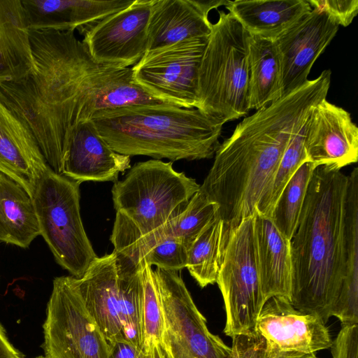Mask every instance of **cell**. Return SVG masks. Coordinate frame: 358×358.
Instances as JSON below:
<instances>
[{"label": "cell", "instance_id": "6da1fadb", "mask_svg": "<svg viewBox=\"0 0 358 358\" xmlns=\"http://www.w3.org/2000/svg\"><path fill=\"white\" fill-rule=\"evenodd\" d=\"M29 34L34 69L0 83V100L30 129L48 165L61 174L72 133L91 120L97 90L113 67L97 64L74 32Z\"/></svg>", "mask_w": 358, "mask_h": 358}, {"label": "cell", "instance_id": "7a4b0ae2", "mask_svg": "<svg viewBox=\"0 0 358 358\" xmlns=\"http://www.w3.org/2000/svg\"><path fill=\"white\" fill-rule=\"evenodd\" d=\"M329 90L320 76L308 80L245 117L220 144L199 190L218 206L225 241L266 200L291 137Z\"/></svg>", "mask_w": 358, "mask_h": 358}, {"label": "cell", "instance_id": "3957f363", "mask_svg": "<svg viewBox=\"0 0 358 358\" xmlns=\"http://www.w3.org/2000/svg\"><path fill=\"white\" fill-rule=\"evenodd\" d=\"M331 165L313 171L290 240V302L324 322L333 317L344 279L345 199L348 176Z\"/></svg>", "mask_w": 358, "mask_h": 358}, {"label": "cell", "instance_id": "277c9868", "mask_svg": "<svg viewBox=\"0 0 358 358\" xmlns=\"http://www.w3.org/2000/svg\"><path fill=\"white\" fill-rule=\"evenodd\" d=\"M91 120L116 152L171 162L212 158L223 126L199 108L170 103L98 111Z\"/></svg>", "mask_w": 358, "mask_h": 358}, {"label": "cell", "instance_id": "5b68a950", "mask_svg": "<svg viewBox=\"0 0 358 358\" xmlns=\"http://www.w3.org/2000/svg\"><path fill=\"white\" fill-rule=\"evenodd\" d=\"M199 188L195 179L176 171L171 162L136 163L113 186L116 216L110 239L141 237L162 229L185 210Z\"/></svg>", "mask_w": 358, "mask_h": 358}, {"label": "cell", "instance_id": "8992f818", "mask_svg": "<svg viewBox=\"0 0 358 358\" xmlns=\"http://www.w3.org/2000/svg\"><path fill=\"white\" fill-rule=\"evenodd\" d=\"M249 37L235 17L219 11L199 66L197 108L223 124L250 110Z\"/></svg>", "mask_w": 358, "mask_h": 358}, {"label": "cell", "instance_id": "52a82bcc", "mask_svg": "<svg viewBox=\"0 0 358 358\" xmlns=\"http://www.w3.org/2000/svg\"><path fill=\"white\" fill-rule=\"evenodd\" d=\"M80 185L49 167L32 196L40 235L56 262L76 278H82L98 257L83 224Z\"/></svg>", "mask_w": 358, "mask_h": 358}, {"label": "cell", "instance_id": "ba28073f", "mask_svg": "<svg viewBox=\"0 0 358 358\" xmlns=\"http://www.w3.org/2000/svg\"><path fill=\"white\" fill-rule=\"evenodd\" d=\"M216 283L224 305L225 335L232 338L255 334L266 301L259 273L255 215L229 234Z\"/></svg>", "mask_w": 358, "mask_h": 358}, {"label": "cell", "instance_id": "9c48e42d", "mask_svg": "<svg viewBox=\"0 0 358 358\" xmlns=\"http://www.w3.org/2000/svg\"><path fill=\"white\" fill-rule=\"evenodd\" d=\"M164 327L160 347L165 358H229L231 347L211 333L177 271L152 269Z\"/></svg>", "mask_w": 358, "mask_h": 358}, {"label": "cell", "instance_id": "30bf717a", "mask_svg": "<svg viewBox=\"0 0 358 358\" xmlns=\"http://www.w3.org/2000/svg\"><path fill=\"white\" fill-rule=\"evenodd\" d=\"M43 328L45 358H111L71 275L54 279Z\"/></svg>", "mask_w": 358, "mask_h": 358}, {"label": "cell", "instance_id": "8fae6325", "mask_svg": "<svg viewBox=\"0 0 358 358\" xmlns=\"http://www.w3.org/2000/svg\"><path fill=\"white\" fill-rule=\"evenodd\" d=\"M208 38H189L147 51L131 67L136 82L174 106H198V76Z\"/></svg>", "mask_w": 358, "mask_h": 358}, {"label": "cell", "instance_id": "7c38bea8", "mask_svg": "<svg viewBox=\"0 0 358 358\" xmlns=\"http://www.w3.org/2000/svg\"><path fill=\"white\" fill-rule=\"evenodd\" d=\"M255 334L262 343L264 358H307L331 348L333 343L320 316L299 311L281 296L264 303Z\"/></svg>", "mask_w": 358, "mask_h": 358}, {"label": "cell", "instance_id": "4fadbf2b", "mask_svg": "<svg viewBox=\"0 0 358 358\" xmlns=\"http://www.w3.org/2000/svg\"><path fill=\"white\" fill-rule=\"evenodd\" d=\"M152 3V0H134L84 33L82 42L97 64L125 68L142 58L148 49Z\"/></svg>", "mask_w": 358, "mask_h": 358}, {"label": "cell", "instance_id": "5bb4252c", "mask_svg": "<svg viewBox=\"0 0 358 358\" xmlns=\"http://www.w3.org/2000/svg\"><path fill=\"white\" fill-rule=\"evenodd\" d=\"M338 27L324 12L312 8L273 40L280 67V97L308 80L313 64L334 38Z\"/></svg>", "mask_w": 358, "mask_h": 358}, {"label": "cell", "instance_id": "9a60e30c", "mask_svg": "<svg viewBox=\"0 0 358 358\" xmlns=\"http://www.w3.org/2000/svg\"><path fill=\"white\" fill-rule=\"evenodd\" d=\"M307 160L316 166L331 165L341 169L358 159V127L344 108L324 99L306 120Z\"/></svg>", "mask_w": 358, "mask_h": 358}, {"label": "cell", "instance_id": "2e32d148", "mask_svg": "<svg viewBox=\"0 0 358 358\" xmlns=\"http://www.w3.org/2000/svg\"><path fill=\"white\" fill-rule=\"evenodd\" d=\"M122 259L115 250L97 257L84 275L76 278L87 310L108 342L125 339L120 309Z\"/></svg>", "mask_w": 358, "mask_h": 358}, {"label": "cell", "instance_id": "e0dca14e", "mask_svg": "<svg viewBox=\"0 0 358 358\" xmlns=\"http://www.w3.org/2000/svg\"><path fill=\"white\" fill-rule=\"evenodd\" d=\"M129 156L114 151L101 137L92 120L75 129L62 162L61 175L78 183L117 181L131 168Z\"/></svg>", "mask_w": 358, "mask_h": 358}, {"label": "cell", "instance_id": "ac0fdd59", "mask_svg": "<svg viewBox=\"0 0 358 358\" xmlns=\"http://www.w3.org/2000/svg\"><path fill=\"white\" fill-rule=\"evenodd\" d=\"M227 0H152L148 26L147 51L189 38H208V13ZM146 51V52H147Z\"/></svg>", "mask_w": 358, "mask_h": 358}, {"label": "cell", "instance_id": "d6986e66", "mask_svg": "<svg viewBox=\"0 0 358 358\" xmlns=\"http://www.w3.org/2000/svg\"><path fill=\"white\" fill-rule=\"evenodd\" d=\"M49 167L30 129L0 100V172L32 197Z\"/></svg>", "mask_w": 358, "mask_h": 358}, {"label": "cell", "instance_id": "ffe728a7", "mask_svg": "<svg viewBox=\"0 0 358 358\" xmlns=\"http://www.w3.org/2000/svg\"><path fill=\"white\" fill-rule=\"evenodd\" d=\"M30 31H71L83 34L106 16L134 0H21Z\"/></svg>", "mask_w": 358, "mask_h": 358}, {"label": "cell", "instance_id": "44dd1931", "mask_svg": "<svg viewBox=\"0 0 358 358\" xmlns=\"http://www.w3.org/2000/svg\"><path fill=\"white\" fill-rule=\"evenodd\" d=\"M255 229L259 278L266 302L281 296L290 301L292 262L290 240L271 217L255 210Z\"/></svg>", "mask_w": 358, "mask_h": 358}, {"label": "cell", "instance_id": "7402d4cb", "mask_svg": "<svg viewBox=\"0 0 358 358\" xmlns=\"http://www.w3.org/2000/svg\"><path fill=\"white\" fill-rule=\"evenodd\" d=\"M34 69L29 29L21 0H0V83L20 80Z\"/></svg>", "mask_w": 358, "mask_h": 358}, {"label": "cell", "instance_id": "603a6c76", "mask_svg": "<svg viewBox=\"0 0 358 358\" xmlns=\"http://www.w3.org/2000/svg\"><path fill=\"white\" fill-rule=\"evenodd\" d=\"M344 279L333 317L341 325L358 323V169L348 175L345 199Z\"/></svg>", "mask_w": 358, "mask_h": 358}, {"label": "cell", "instance_id": "cb8c5ba5", "mask_svg": "<svg viewBox=\"0 0 358 358\" xmlns=\"http://www.w3.org/2000/svg\"><path fill=\"white\" fill-rule=\"evenodd\" d=\"M225 7L250 35L271 40L312 10L307 0H236Z\"/></svg>", "mask_w": 358, "mask_h": 358}, {"label": "cell", "instance_id": "d4e9b609", "mask_svg": "<svg viewBox=\"0 0 358 358\" xmlns=\"http://www.w3.org/2000/svg\"><path fill=\"white\" fill-rule=\"evenodd\" d=\"M40 235L33 198L0 172V241L27 248Z\"/></svg>", "mask_w": 358, "mask_h": 358}, {"label": "cell", "instance_id": "484cf974", "mask_svg": "<svg viewBox=\"0 0 358 358\" xmlns=\"http://www.w3.org/2000/svg\"><path fill=\"white\" fill-rule=\"evenodd\" d=\"M249 110L280 98V67L273 40L250 35L248 41Z\"/></svg>", "mask_w": 358, "mask_h": 358}, {"label": "cell", "instance_id": "4316f807", "mask_svg": "<svg viewBox=\"0 0 358 358\" xmlns=\"http://www.w3.org/2000/svg\"><path fill=\"white\" fill-rule=\"evenodd\" d=\"M217 211L218 206L199 190L178 218L160 229L136 238L131 243L132 248L143 256L159 242L173 237L182 239L189 249L202 230L217 217Z\"/></svg>", "mask_w": 358, "mask_h": 358}, {"label": "cell", "instance_id": "83f0119b", "mask_svg": "<svg viewBox=\"0 0 358 358\" xmlns=\"http://www.w3.org/2000/svg\"><path fill=\"white\" fill-rule=\"evenodd\" d=\"M224 222L217 217L193 241L186 268L201 287L216 283L225 245Z\"/></svg>", "mask_w": 358, "mask_h": 358}, {"label": "cell", "instance_id": "f1b7e54d", "mask_svg": "<svg viewBox=\"0 0 358 358\" xmlns=\"http://www.w3.org/2000/svg\"><path fill=\"white\" fill-rule=\"evenodd\" d=\"M167 103L152 96L138 85L130 67H113L104 76L98 88L94 113L135 106Z\"/></svg>", "mask_w": 358, "mask_h": 358}, {"label": "cell", "instance_id": "f546056e", "mask_svg": "<svg viewBox=\"0 0 358 358\" xmlns=\"http://www.w3.org/2000/svg\"><path fill=\"white\" fill-rule=\"evenodd\" d=\"M123 255L120 275V309L124 338L143 350L141 263Z\"/></svg>", "mask_w": 358, "mask_h": 358}, {"label": "cell", "instance_id": "4dcf8cb0", "mask_svg": "<svg viewBox=\"0 0 358 358\" xmlns=\"http://www.w3.org/2000/svg\"><path fill=\"white\" fill-rule=\"evenodd\" d=\"M313 163H302L289 178L273 207L271 218L289 240L298 226L308 187L314 169Z\"/></svg>", "mask_w": 358, "mask_h": 358}, {"label": "cell", "instance_id": "1f68e13d", "mask_svg": "<svg viewBox=\"0 0 358 358\" xmlns=\"http://www.w3.org/2000/svg\"><path fill=\"white\" fill-rule=\"evenodd\" d=\"M142 265L143 295L142 301L143 350L149 353L155 344H159L164 331V320L162 301L152 266L145 261Z\"/></svg>", "mask_w": 358, "mask_h": 358}, {"label": "cell", "instance_id": "d6a6232c", "mask_svg": "<svg viewBox=\"0 0 358 358\" xmlns=\"http://www.w3.org/2000/svg\"><path fill=\"white\" fill-rule=\"evenodd\" d=\"M189 248L179 238L169 237L155 245L139 260L148 265L167 271H178L186 268Z\"/></svg>", "mask_w": 358, "mask_h": 358}, {"label": "cell", "instance_id": "836d02e7", "mask_svg": "<svg viewBox=\"0 0 358 358\" xmlns=\"http://www.w3.org/2000/svg\"><path fill=\"white\" fill-rule=\"evenodd\" d=\"M310 6L327 14L338 26L351 24L358 13L357 0H307Z\"/></svg>", "mask_w": 358, "mask_h": 358}, {"label": "cell", "instance_id": "e575fe53", "mask_svg": "<svg viewBox=\"0 0 358 358\" xmlns=\"http://www.w3.org/2000/svg\"><path fill=\"white\" fill-rule=\"evenodd\" d=\"M330 349L332 358H358V324L341 325Z\"/></svg>", "mask_w": 358, "mask_h": 358}, {"label": "cell", "instance_id": "d590c367", "mask_svg": "<svg viewBox=\"0 0 358 358\" xmlns=\"http://www.w3.org/2000/svg\"><path fill=\"white\" fill-rule=\"evenodd\" d=\"M111 358H140L143 350L129 342L120 340L108 342Z\"/></svg>", "mask_w": 358, "mask_h": 358}, {"label": "cell", "instance_id": "8d00e7d4", "mask_svg": "<svg viewBox=\"0 0 358 358\" xmlns=\"http://www.w3.org/2000/svg\"><path fill=\"white\" fill-rule=\"evenodd\" d=\"M0 358H23L9 341L0 323Z\"/></svg>", "mask_w": 358, "mask_h": 358}, {"label": "cell", "instance_id": "74e56055", "mask_svg": "<svg viewBox=\"0 0 358 358\" xmlns=\"http://www.w3.org/2000/svg\"><path fill=\"white\" fill-rule=\"evenodd\" d=\"M150 358H165L159 344H155L150 350Z\"/></svg>", "mask_w": 358, "mask_h": 358}, {"label": "cell", "instance_id": "f35d334b", "mask_svg": "<svg viewBox=\"0 0 358 358\" xmlns=\"http://www.w3.org/2000/svg\"><path fill=\"white\" fill-rule=\"evenodd\" d=\"M140 358H150V353H147L145 352H143Z\"/></svg>", "mask_w": 358, "mask_h": 358}, {"label": "cell", "instance_id": "ab89813d", "mask_svg": "<svg viewBox=\"0 0 358 358\" xmlns=\"http://www.w3.org/2000/svg\"><path fill=\"white\" fill-rule=\"evenodd\" d=\"M307 358H320V357H318L317 355H314V356H311V357H309Z\"/></svg>", "mask_w": 358, "mask_h": 358}, {"label": "cell", "instance_id": "60d3db41", "mask_svg": "<svg viewBox=\"0 0 358 358\" xmlns=\"http://www.w3.org/2000/svg\"><path fill=\"white\" fill-rule=\"evenodd\" d=\"M36 358H45V357H36Z\"/></svg>", "mask_w": 358, "mask_h": 358}]
</instances>
